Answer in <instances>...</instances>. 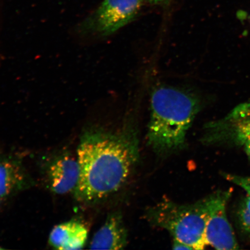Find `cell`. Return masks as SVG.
<instances>
[{
    "label": "cell",
    "mask_w": 250,
    "mask_h": 250,
    "mask_svg": "<svg viewBox=\"0 0 250 250\" xmlns=\"http://www.w3.org/2000/svg\"><path fill=\"white\" fill-rule=\"evenodd\" d=\"M139 158V141L130 121L111 132L92 128L84 133L77 151L80 179L78 198L98 201L118 191Z\"/></svg>",
    "instance_id": "obj_1"
},
{
    "label": "cell",
    "mask_w": 250,
    "mask_h": 250,
    "mask_svg": "<svg viewBox=\"0 0 250 250\" xmlns=\"http://www.w3.org/2000/svg\"><path fill=\"white\" fill-rule=\"evenodd\" d=\"M200 107L201 102L192 93L171 86L154 90L147 140L156 154L167 156L185 147L188 131Z\"/></svg>",
    "instance_id": "obj_2"
},
{
    "label": "cell",
    "mask_w": 250,
    "mask_h": 250,
    "mask_svg": "<svg viewBox=\"0 0 250 250\" xmlns=\"http://www.w3.org/2000/svg\"><path fill=\"white\" fill-rule=\"evenodd\" d=\"M208 214L206 198L189 205L165 200L148 208L146 218L152 226L167 230L173 239L193 250H203L208 246L206 228Z\"/></svg>",
    "instance_id": "obj_3"
},
{
    "label": "cell",
    "mask_w": 250,
    "mask_h": 250,
    "mask_svg": "<svg viewBox=\"0 0 250 250\" xmlns=\"http://www.w3.org/2000/svg\"><path fill=\"white\" fill-rule=\"evenodd\" d=\"M143 0H103L101 5L78 25L83 36L111 35L132 21L142 8Z\"/></svg>",
    "instance_id": "obj_4"
},
{
    "label": "cell",
    "mask_w": 250,
    "mask_h": 250,
    "mask_svg": "<svg viewBox=\"0 0 250 250\" xmlns=\"http://www.w3.org/2000/svg\"><path fill=\"white\" fill-rule=\"evenodd\" d=\"M230 190L219 191L208 197V218L206 228L208 246L217 250L239 249L232 226L228 221L227 203Z\"/></svg>",
    "instance_id": "obj_5"
},
{
    "label": "cell",
    "mask_w": 250,
    "mask_h": 250,
    "mask_svg": "<svg viewBox=\"0 0 250 250\" xmlns=\"http://www.w3.org/2000/svg\"><path fill=\"white\" fill-rule=\"evenodd\" d=\"M50 186L58 195H64L76 190L80 179L78 159L64 155L56 159L48 170Z\"/></svg>",
    "instance_id": "obj_6"
},
{
    "label": "cell",
    "mask_w": 250,
    "mask_h": 250,
    "mask_svg": "<svg viewBox=\"0 0 250 250\" xmlns=\"http://www.w3.org/2000/svg\"><path fill=\"white\" fill-rule=\"evenodd\" d=\"M127 243V232L120 212L109 215L90 244L92 250H123Z\"/></svg>",
    "instance_id": "obj_7"
},
{
    "label": "cell",
    "mask_w": 250,
    "mask_h": 250,
    "mask_svg": "<svg viewBox=\"0 0 250 250\" xmlns=\"http://www.w3.org/2000/svg\"><path fill=\"white\" fill-rule=\"evenodd\" d=\"M87 236L88 230L85 225L77 220H71L53 228L49 243L57 250H81L85 246Z\"/></svg>",
    "instance_id": "obj_8"
},
{
    "label": "cell",
    "mask_w": 250,
    "mask_h": 250,
    "mask_svg": "<svg viewBox=\"0 0 250 250\" xmlns=\"http://www.w3.org/2000/svg\"><path fill=\"white\" fill-rule=\"evenodd\" d=\"M24 180L23 171L17 163L0 156V208Z\"/></svg>",
    "instance_id": "obj_9"
},
{
    "label": "cell",
    "mask_w": 250,
    "mask_h": 250,
    "mask_svg": "<svg viewBox=\"0 0 250 250\" xmlns=\"http://www.w3.org/2000/svg\"><path fill=\"white\" fill-rule=\"evenodd\" d=\"M221 123L232 125L236 139L245 145L246 152L250 159V116L246 114L226 117Z\"/></svg>",
    "instance_id": "obj_10"
},
{
    "label": "cell",
    "mask_w": 250,
    "mask_h": 250,
    "mask_svg": "<svg viewBox=\"0 0 250 250\" xmlns=\"http://www.w3.org/2000/svg\"><path fill=\"white\" fill-rule=\"evenodd\" d=\"M223 176L227 180L242 188L250 196V177H243L232 174H224Z\"/></svg>",
    "instance_id": "obj_11"
},
{
    "label": "cell",
    "mask_w": 250,
    "mask_h": 250,
    "mask_svg": "<svg viewBox=\"0 0 250 250\" xmlns=\"http://www.w3.org/2000/svg\"><path fill=\"white\" fill-rule=\"evenodd\" d=\"M238 217L242 229L250 236V212L243 203L239 209Z\"/></svg>",
    "instance_id": "obj_12"
},
{
    "label": "cell",
    "mask_w": 250,
    "mask_h": 250,
    "mask_svg": "<svg viewBox=\"0 0 250 250\" xmlns=\"http://www.w3.org/2000/svg\"><path fill=\"white\" fill-rule=\"evenodd\" d=\"M173 249L174 250H193L192 247L187 244L179 241L176 239H173Z\"/></svg>",
    "instance_id": "obj_13"
},
{
    "label": "cell",
    "mask_w": 250,
    "mask_h": 250,
    "mask_svg": "<svg viewBox=\"0 0 250 250\" xmlns=\"http://www.w3.org/2000/svg\"><path fill=\"white\" fill-rule=\"evenodd\" d=\"M153 4H161L168 1V0H143Z\"/></svg>",
    "instance_id": "obj_14"
},
{
    "label": "cell",
    "mask_w": 250,
    "mask_h": 250,
    "mask_svg": "<svg viewBox=\"0 0 250 250\" xmlns=\"http://www.w3.org/2000/svg\"><path fill=\"white\" fill-rule=\"evenodd\" d=\"M243 203L246 206V207L250 212V196L249 195L247 196L245 199L244 200Z\"/></svg>",
    "instance_id": "obj_15"
},
{
    "label": "cell",
    "mask_w": 250,
    "mask_h": 250,
    "mask_svg": "<svg viewBox=\"0 0 250 250\" xmlns=\"http://www.w3.org/2000/svg\"><path fill=\"white\" fill-rule=\"evenodd\" d=\"M1 249H2V248H0V250H1Z\"/></svg>",
    "instance_id": "obj_16"
}]
</instances>
